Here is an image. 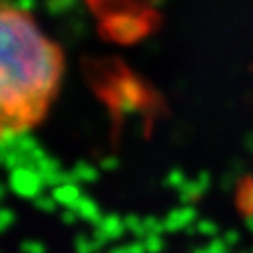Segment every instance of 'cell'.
Returning a JSON list of instances; mask_svg holds the SVG:
<instances>
[{
  "mask_svg": "<svg viewBox=\"0 0 253 253\" xmlns=\"http://www.w3.org/2000/svg\"><path fill=\"white\" fill-rule=\"evenodd\" d=\"M2 72H0V128L2 136H20L38 126L54 102L64 56L38 24L8 2L0 10Z\"/></svg>",
  "mask_w": 253,
  "mask_h": 253,
  "instance_id": "cell-1",
  "label": "cell"
}]
</instances>
